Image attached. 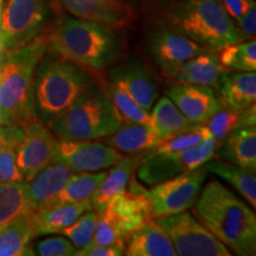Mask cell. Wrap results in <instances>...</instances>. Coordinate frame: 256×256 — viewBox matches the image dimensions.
I'll return each mask as SVG.
<instances>
[{
    "mask_svg": "<svg viewBox=\"0 0 256 256\" xmlns=\"http://www.w3.org/2000/svg\"><path fill=\"white\" fill-rule=\"evenodd\" d=\"M217 154L226 162L255 174L256 130L255 127L238 128L220 144Z\"/></svg>",
    "mask_w": 256,
    "mask_h": 256,
    "instance_id": "obj_20",
    "label": "cell"
},
{
    "mask_svg": "<svg viewBox=\"0 0 256 256\" xmlns=\"http://www.w3.org/2000/svg\"><path fill=\"white\" fill-rule=\"evenodd\" d=\"M104 89L118 116L124 124H139L146 126L151 124V116L148 112H146L134 100L130 92L120 82L108 80V83L104 84Z\"/></svg>",
    "mask_w": 256,
    "mask_h": 256,
    "instance_id": "obj_29",
    "label": "cell"
},
{
    "mask_svg": "<svg viewBox=\"0 0 256 256\" xmlns=\"http://www.w3.org/2000/svg\"><path fill=\"white\" fill-rule=\"evenodd\" d=\"M124 40L118 28L60 14L46 30V54L98 72L120 60Z\"/></svg>",
    "mask_w": 256,
    "mask_h": 256,
    "instance_id": "obj_1",
    "label": "cell"
},
{
    "mask_svg": "<svg viewBox=\"0 0 256 256\" xmlns=\"http://www.w3.org/2000/svg\"><path fill=\"white\" fill-rule=\"evenodd\" d=\"M106 174H107L106 171L74 174L66 186L60 190L54 204L78 203V202L90 200Z\"/></svg>",
    "mask_w": 256,
    "mask_h": 256,
    "instance_id": "obj_31",
    "label": "cell"
},
{
    "mask_svg": "<svg viewBox=\"0 0 256 256\" xmlns=\"http://www.w3.org/2000/svg\"><path fill=\"white\" fill-rule=\"evenodd\" d=\"M19 126L23 133L17 146V165L24 180L28 182L42 168L55 162L58 140L38 119Z\"/></svg>",
    "mask_w": 256,
    "mask_h": 256,
    "instance_id": "obj_11",
    "label": "cell"
},
{
    "mask_svg": "<svg viewBox=\"0 0 256 256\" xmlns=\"http://www.w3.org/2000/svg\"><path fill=\"white\" fill-rule=\"evenodd\" d=\"M118 2H122V4H126V5H132V4H138V2H140L142 0H118Z\"/></svg>",
    "mask_w": 256,
    "mask_h": 256,
    "instance_id": "obj_40",
    "label": "cell"
},
{
    "mask_svg": "<svg viewBox=\"0 0 256 256\" xmlns=\"http://www.w3.org/2000/svg\"><path fill=\"white\" fill-rule=\"evenodd\" d=\"M96 81L94 74L78 64L51 56L43 58L38 63L34 80L37 119L49 126Z\"/></svg>",
    "mask_w": 256,
    "mask_h": 256,
    "instance_id": "obj_5",
    "label": "cell"
},
{
    "mask_svg": "<svg viewBox=\"0 0 256 256\" xmlns=\"http://www.w3.org/2000/svg\"><path fill=\"white\" fill-rule=\"evenodd\" d=\"M228 69L220 63L218 56L206 50L182 64L172 78L176 83L202 84L217 89Z\"/></svg>",
    "mask_w": 256,
    "mask_h": 256,
    "instance_id": "obj_19",
    "label": "cell"
},
{
    "mask_svg": "<svg viewBox=\"0 0 256 256\" xmlns=\"http://www.w3.org/2000/svg\"><path fill=\"white\" fill-rule=\"evenodd\" d=\"M22 133L19 124L0 128V184L24 180L17 165V146Z\"/></svg>",
    "mask_w": 256,
    "mask_h": 256,
    "instance_id": "obj_28",
    "label": "cell"
},
{
    "mask_svg": "<svg viewBox=\"0 0 256 256\" xmlns=\"http://www.w3.org/2000/svg\"><path fill=\"white\" fill-rule=\"evenodd\" d=\"M150 116H151L150 127L164 139L197 126L182 114L174 102L170 100L168 96L160 98Z\"/></svg>",
    "mask_w": 256,
    "mask_h": 256,
    "instance_id": "obj_27",
    "label": "cell"
},
{
    "mask_svg": "<svg viewBox=\"0 0 256 256\" xmlns=\"http://www.w3.org/2000/svg\"><path fill=\"white\" fill-rule=\"evenodd\" d=\"M104 212L114 220L126 241L134 232L153 218L152 206L147 196L126 191L112 198Z\"/></svg>",
    "mask_w": 256,
    "mask_h": 256,
    "instance_id": "obj_16",
    "label": "cell"
},
{
    "mask_svg": "<svg viewBox=\"0 0 256 256\" xmlns=\"http://www.w3.org/2000/svg\"><path fill=\"white\" fill-rule=\"evenodd\" d=\"M98 216V214L94 209L86 211L75 222L66 226V229H63L60 234L69 238L70 242L78 249L84 247L92 241Z\"/></svg>",
    "mask_w": 256,
    "mask_h": 256,
    "instance_id": "obj_35",
    "label": "cell"
},
{
    "mask_svg": "<svg viewBox=\"0 0 256 256\" xmlns=\"http://www.w3.org/2000/svg\"><path fill=\"white\" fill-rule=\"evenodd\" d=\"M108 80L120 82L146 112L152 110L159 96L154 72L139 57H130L114 66L108 74Z\"/></svg>",
    "mask_w": 256,
    "mask_h": 256,
    "instance_id": "obj_13",
    "label": "cell"
},
{
    "mask_svg": "<svg viewBox=\"0 0 256 256\" xmlns=\"http://www.w3.org/2000/svg\"><path fill=\"white\" fill-rule=\"evenodd\" d=\"M5 0H0V8H2V4H4Z\"/></svg>",
    "mask_w": 256,
    "mask_h": 256,
    "instance_id": "obj_41",
    "label": "cell"
},
{
    "mask_svg": "<svg viewBox=\"0 0 256 256\" xmlns=\"http://www.w3.org/2000/svg\"><path fill=\"white\" fill-rule=\"evenodd\" d=\"M124 254V248L116 246H106L89 242L87 246L76 250L75 256H121Z\"/></svg>",
    "mask_w": 256,
    "mask_h": 256,
    "instance_id": "obj_39",
    "label": "cell"
},
{
    "mask_svg": "<svg viewBox=\"0 0 256 256\" xmlns=\"http://www.w3.org/2000/svg\"><path fill=\"white\" fill-rule=\"evenodd\" d=\"M203 166L208 174H216L223 178L249 204H252V208L256 206V178L254 174H250L226 160L211 159Z\"/></svg>",
    "mask_w": 256,
    "mask_h": 256,
    "instance_id": "obj_26",
    "label": "cell"
},
{
    "mask_svg": "<svg viewBox=\"0 0 256 256\" xmlns=\"http://www.w3.org/2000/svg\"><path fill=\"white\" fill-rule=\"evenodd\" d=\"M36 238L28 212L0 229V256L34 255L31 240Z\"/></svg>",
    "mask_w": 256,
    "mask_h": 256,
    "instance_id": "obj_25",
    "label": "cell"
},
{
    "mask_svg": "<svg viewBox=\"0 0 256 256\" xmlns=\"http://www.w3.org/2000/svg\"><path fill=\"white\" fill-rule=\"evenodd\" d=\"M164 138L150 126L139 124H124L116 132L104 138V142L124 153L147 152L156 148Z\"/></svg>",
    "mask_w": 256,
    "mask_h": 256,
    "instance_id": "obj_23",
    "label": "cell"
},
{
    "mask_svg": "<svg viewBox=\"0 0 256 256\" xmlns=\"http://www.w3.org/2000/svg\"><path fill=\"white\" fill-rule=\"evenodd\" d=\"M122 124L104 86L96 81L48 127L58 140H96L116 132Z\"/></svg>",
    "mask_w": 256,
    "mask_h": 256,
    "instance_id": "obj_6",
    "label": "cell"
},
{
    "mask_svg": "<svg viewBox=\"0 0 256 256\" xmlns=\"http://www.w3.org/2000/svg\"><path fill=\"white\" fill-rule=\"evenodd\" d=\"M180 256H230L218 238L188 211L154 218Z\"/></svg>",
    "mask_w": 256,
    "mask_h": 256,
    "instance_id": "obj_8",
    "label": "cell"
},
{
    "mask_svg": "<svg viewBox=\"0 0 256 256\" xmlns=\"http://www.w3.org/2000/svg\"><path fill=\"white\" fill-rule=\"evenodd\" d=\"M194 206L198 220L229 250L241 256L256 254L255 212L220 180L206 183Z\"/></svg>",
    "mask_w": 256,
    "mask_h": 256,
    "instance_id": "obj_2",
    "label": "cell"
},
{
    "mask_svg": "<svg viewBox=\"0 0 256 256\" xmlns=\"http://www.w3.org/2000/svg\"><path fill=\"white\" fill-rule=\"evenodd\" d=\"M218 100L222 107L241 110L255 104L256 72H226L220 83Z\"/></svg>",
    "mask_w": 256,
    "mask_h": 256,
    "instance_id": "obj_22",
    "label": "cell"
},
{
    "mask_svg": "<svg viewBox=\"0 0 256 256\" xmlns=\"http://www.w3.org/2000/svg\"><path fill=\"white\" fill-rule=\"evenodd\" d=\"M218 58L228 70L255 72L256 70V42L248 38L229 44L218 50Z\"/></svg>",
    "mask_w": 256,
    "mask_h": 256,
    "instance_id": "obj_32",
    "label": "cell"
},
{
    "mask_svg": "<svg viewBox=\"0 0 256 256\" xmlns=\"http://www.w3.org/2000/svg\"><path fill=\"white\" fill-rule=\"evenodd\" d=\"M124 255L174 256L177 254L171 240L154 218H152L130 236Z\"/></svg>",
    "mask_w": 256,
    "mask_h": 256,
    "instance_id": "obj_21",
    "label": "cell"
},
{
    "mask_svg": "<svg viewBox=\"0 0 256 256\" xmlns=\"http://www.w3.org/2000/svg\"><path fill=\"white\" fill-rule=\"evenodd\" d=\"M168 96L182 114L196 124H204L222 107L212 88L191 83H174Z\"/></svg>",
    "mask_w": 256,
    "mask_h": 256,
    "instance_id": "obj_14",
    "label": "cell"
},
{
    "mask_svg": "<svg viewBox=\"0 0 256 256\" xmlns=\"http://www.w3.org/2000/svg\"><path fill=\"white\" fill-rule=\"evenodd\" d=\"M46 54V31L23 46L0 54V124H23L37 119L34 72Z\"/></svg>",
    "mask_w": 256,
    "mask_h": 256,
    "instance_id": "obj_4",
    "label": "cell"
},
{
    "mask_svg": "<svg viewBox=\"0 0 256 256\" xmlns=\"http://www.w3.org/2000/svg\"><path fill=\"white\" fill-rule=\"evenodd\" d=\"M246 40L256 34V5L254 0H220Z\"/></svg>",
    "mask_w": 256,
    "mask_h": 256,
    "instance_id": "obj_33",
    "label": "cell"
},
{
    "mask_svg": "<svg viewBox=\"0 0 256 256\" xmlns=\"http://www.w3.org/2000/svg\"><path fill=\"white\" fill-rule=\"evenodd\" d=\"M78 248L66 236H57L38 241L34 244V255L40 256H74Z\"/></svg>",
    "mask_w": 256,
    "mask_h": 256,
    "instance_id": "obj_38",
    "label": "cell"
},
{
    "mask_svg": "<svg viewBox=\"0 0 256 256\" xmlns=\"http://www.w3.org/2000/svg\"><path fill=\"white\" fill-rule=\"evenodd\" d=\"M30 211L26 182L0 184V229Z\"/></svg>",
    "mask_w": 256,
    "mask_h": 256,
    "instance_id": "obj_30",
    "label": "cell"
},
{
    "mask_svg": "<svg viewBox=\"0 0 256 256\" xmlns=\"http://www.w3.org/2000/svg\"><path fill=\"white\" fill-rule=\"evenodd\" d=\"M145 46L162 74L171 80L182 64L206 50L184 34L159 23L152 24L146 30Z\"/></svg>",
    "mask_w": 256,
    "mask_h": 256,
    "instance_id": "obj_9",
    "label": "cell"
},
{
    "mask_svg": "<svg viewBox=\"0 0 256 256\" xmlns=\"http://www.w3.org/2000/svg\"><path fill=\"white\" fill-rule=\"evenodd\" d=\"M211 136L209 128L206 124H197L191 130H185V132L178 133L176 136L165 138L162 142L151 150L156 153H176L186 150L188 147L198 145Z\"/></svg>",
    "mask_w": 256,
    "mask_h": 256,
    "instance_id": "obj_34",
    "label": "cell"
},
{
    "mask_svg": "<svg viewBox=\"0 0 256 256\" xmlns=\"http://www.w3.org/2000/svg\"><path fill=\"white\" fill-rule=\"evenodd\" d=\"M136 162L138 158L136 156H126L112 166L113 168L107 172L104 180L90 198L92 209L96 212L101 214L104 211L112 198L126 191L128 182L136 171Z\"/></svg>",
    "mask_w": 256,
    "mask_h": 256,
    "instance_id": "obj_24",
    "label": "cell"
},
{
    "mask_svg": "<svg viewBox=\"0 0 256 256\" xmlns=\"http://www.w3.org/2000/svg\"><path fill=\"white\" fill-rule=\"evenodd\" d=\"M74 174L75 171L60 160H55L42 168L34 178L26 182L31 210L36 211L52 206Z\"/></svg>",
    "mask_w": 256,
    "mask_h": 256,
    "instance_id": "obj_15",
    "label": "cell"
},
{
    "mask_svg": "<svg viewBox=\"0 0 256 256\" xmlns=\"http://www.w3.org/2000/svg\"><path fill=\"white\" fill-rule=\"evenodd\" d=\"M56 5L62 8L72 17L88 19L110 26L118 28L128 23L130 10L128 5L118 0H55Z\"/></svg>",
    "mask_w": 256,
    "mask_h": 256,
    "instance_id": "obj_17",
    "label": "cell"
},
{
    "mask_svg": "<svg viewBox=\"0 0 256 256\" xmlns=\"http://www.w3.org/2000/svg\"><path fill=\"white\" fill-rule=\"evenodd\" d=\"M90 200L78 203H57L40 210L30 211L32 226L36 236L60 234L63 229L72 224L86 211L92 210Z\"/></svg>",
    "mask_w": 256,
    "mask_h": 256,
    "instance_id": "obj_18",
    "label": "cell"
},
{
    "mask_svg": "<svg viewBox=\"0 0 256 256\" xmlns=\"http://www.w3.org/2000/svg\"><path fill=\"white\" fill-rule=\"evenodd\" d=\"M0 11H2V8H0Z\"/></svg>",
    "mask_w": 256,
    "mask_h": 256,
    "instance_id": "obj_43",
    "label": "cell"
},
{
    "mask_svg": "<svg viewBox=\"0 0 256 256\" xmlns=\"http://www.w3.org/2000/svg\"><path fill=\"white\" fill-rule=\"evenodd\" d=\"M124 158L120 151L104 142L92 140H58L56 160L66 162L75 172H94L110 168Z\"/></svg>",
    "mask_w": 256,
    "mask_h": 256,
    "instance_id": "obj_12",
    "label": "cell"
},
{
    "mask_svg": "<svg viewBox=\"0 0 256 256\" xmlns=\"http://www.w3.org/2000/svg\"><path fill=\"white\" fill-rule=\"evenodd\" d=\"M208 172L202 166L153 185L147 192L153 218L183 212L196 203Z\"/></svg>",
    "mask_w": 256,
    "mask_h": 256,
    "instance_id": "obj_10",
    "label": "cell"
},
{
    "mask_svg": "<svg viewBox=\"0 0 256 256\" xmlns=\"http://www.w3.org/2000/svg\"><path fill=\"white\" fill-rule=\"evenodd\" d=\"M206 124L211 136L220 144L229 133L240 128V110L220 107Z\"/></svg>",
    "mask_w": 256,
    "mask_h": 256,
    "instance_id": "obj_36",
    "label": "cell"
},
{
    "mask_svg": "<svg viewBox=\"0 0 256 256\" xmlns=\"http://www.w3.org/2000/svg\"><path fill=\"white\" fill-rule=\"evenodd\" d=\"M2 49H0V54H2Z\"/></svg>",
    "mask_w": 256,
    "mask_h": 256,
    "instance_id": "obj_42",
    "label": "cell"
},
{
    "mask_svg": "<svg viewBox=\"0 0 256 256\" xmlns=\"http://www.w3.org/2000/svg\"><path fill=\"white\" fill-rule=\"evenodd\" d=\"M156 14V23L210 51L246 40L220 0H158Z\"/></svg>",
    "mask_w": 256,
    "mask_h": 256,
    "instance_id": "obj_3",
    "label": "cell"
},
{
    "mask_svg": "<svg viewBox=\"0 0 256 256\" xmlns=\"http://www.w3.org/2000/svg\"><path fill=\"white\" fill-rule=\"evenodd\" d=\"M55 0H6L0 11V49L14 50L48 30L56 14Z\"/></svg>",
    "mask_w": 256,
    "mask_h": 256,
    "instance_id": "obj_7",
    "label": "cell"
},
{
    "mask_svg": "<svg viewBox=\"0 0 256 256\" xmlns=\"http://www.w3.org/2000/svg\"><path fill=\"white\" fill-rule=\"evenodd\" d=\"M90 242L106 246H116V247L122 248H126L127 243L116 224L104 211L98 214L95 232Z\"/></svg>",
    "mask_w": 256,
    "mask_h": 256,
    "instance_id": "obj_37",
    "label": "cell"
}]
</instances>
